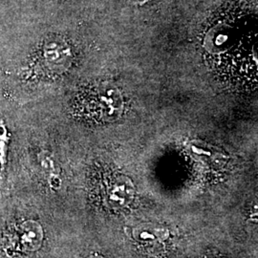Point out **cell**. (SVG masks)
Here are the masks:
<instances>
[{
	"mask_svg": "<svg viewBox=\"0 0 258 258\" xmlns=\"http://www.w3.org/2000/svg\"><path fill=\"white\" fill-rule=\"evenodd\" d=\"M43 243V230L34 220H25L12 227L2 241V249L9 256L25 255L40 249Z\"/></svg>",
	"mask_w": 258,
	"mask_h": 258,
	"instance_id": "obj_1",
	"label": "cell"
},
{
	"mask_svg": "<svg viewBox=\"0 0 258 258\" xmlns=\"http://www.w3.org/2000/svg\"><path fill=\"white\" fill-rule=\"evenodd\" d=\"M9 144V130L3 122H0V176L5 170L7 164Z\"/></svg>",
	"mask_w": 258,
	"mask_h": 258,
	"instance_id": "obj_2",
	"label": "cell"
},
{
	"mask_svg": "<svg viewBox=\"0 0 258 258\" xmlns=\"http://www.w3.org/2000/svg\"><path fill=\"white\" fill-rule=\"evenodd\" d=\"M148 1H149V0H138V3L139 4H144V3H146V2H148Z\"/></svg>",
	"mask_w": 258,
	"mask_h": 258,
	"instance_id": "obj_3",
	"label": "cell"
},
{
	"mask_svg": "<svg viewBox=\"0 0 258 258\" xmlns=\"http://www.w3.org/2000/svg\"><path fill=\"white\" fill-rule=\"evenodd\" d=\"M88 258H102V257H99V256H90V257Z\"/></svg>",
	"mask_w": 258,
	"mask_h": 258,
	"instance_id": "obj_4",
	"label": "cell"
}]
</instances>
